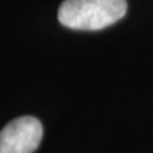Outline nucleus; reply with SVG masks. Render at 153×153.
<instances>
[{
  "mask_svg": "<svg viewBox=\"0 0 153 153\" xmlns=\"http://www.w3.org/2000/svg\"><path fill=\"white\" fill-rule=\"evenodd\" d=\"M126 9V0H64L57 19L70 30L98 31L120 21Z\"/></svg>",
  "mask_w": 153,
  "mask_h": 153,
  "instance_id": "f257e3e1",
  "label": "nucleus"
},
{
  "mask_svg": "<svg viewBox=\"0 0 153 153\" xmlns=\"http://www.w3.org/2000/svg\"><path fill=\"white\" fill-rule=\"evenodd\" d=\"M42 135L44 129L38 119H14L0 131V153H33L40 146Z\"/></svg>",
  "mask_w": 153,
  "mask_h": 153,
  "instance_id": "f03ea898",
  "label": "nucleus"
}]
</instances>
